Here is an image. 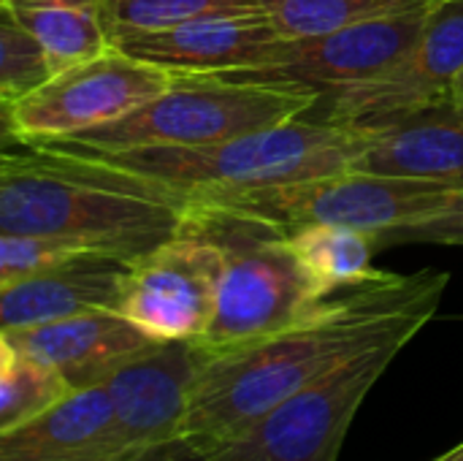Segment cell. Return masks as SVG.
<instances>
[{"mask_svg":"<svg viewBox=\"0 0 463 461\" xmlns=\"http://www.w3.org/2000/svg\"><path fill=\"white\" fill-rule=\"evenodd\" d=\"M448 272L385 274L320 302L298 323L228 351H206L198 370L184 435L214 448L250 429L269 410L345 359L396 340H415L437 315Z\"/></svg>","mask_w":463,"mask_h":461,"instance_id":"obj_1","label":"cell"},{"mask_svg":"<svg viewBox=\"0 0 463 461\" xmlns=\"http://www.w3.org/2000/svg\"><path fill=\"white\" fill-rule=\"evenodd\" d=\"M190 201L117 166L27 147L0 160V231L38 234L130 264L176 239L190 223Z\"/></svg>","mask_w":463,"mask_h":461,"instance_id":"obj_2","label":"cell"},{"mask_svg":"<svg viewBox=\"0 0 463 461\" xmlns=\"http://www.w3.org/2000/svg\"><path fill=\"white\" fill-rule=\"evenodd\" d=\"M372 133L374 130L301 117L225 141L195 147H138L117 152L87 149L62 141H46L41 147L76 152L138 174L179 193L193 206V201L203 196L269 187L347 171L353 160L366 149Z\"/></svg>","mask_w":463,"mask_h":461,"instance_id":"obj_3","label":"cell"},{"mask_svg":"<svg viewBox=\"0 0 463 461\" xmlns=\"http://www.w3.org/2000/svg\"><path fill=\"white\" fill-rule=\"evenodd\" d=\"M317 103L320 92L296 82L182 73L168 90L122 120L57 141L103 152L214 144L301 120Z\"/></svg>","mask_w":463,"mask_h":461,"instance_id":"obj_4","label":"cell"},{"mask_svg":"<svg viewBox=\"0 0 463 461\" xmlns=\"http://www.w3.org/2000/svg\"><path fill=\"white\" fill-rule=\"evenodd\" d=\"M193 212L225 247L217 307L209 331L198 340L201 348L228 351L271 337L326 302L298 261L290 234L220 209L193 206Z\"/></svg>","mask_w":463,"mask_h":461,"instance_id":"obj_5","label":"cell"},{"mask_svg":"<svg viewBox=\"0 0 463 461\" xmlns=\"http://www.w3.org/2000/svg\"><path fill=\"white\" fill-rule=\"evenodd\" d=\"M453 187L439 182L347 168L298 182L203 196L193 201V206L220 209L252 223H266L285 234L315 223H331L350 226L374 236L385 228H396L439 212L453 198Z\"/></svg>","mask_w":463,"mask_h":461,"instance_id":"obj_6","label":"cell"},{"mask_svg":"<svg viewBox=\"0 0 463 461\" xmlns=\"http://www.w3.org/2000/svg\"><path fill=\"white\" fill-rule=\"evenodd\" d=\"M410 342L396 337L345 359L241 435L209 448L212 461H336L358 408Z\"/></svg>","mask_w":463,"mask_h":461,"instance_id":"obj_7","label":"cell"},{"mask_svg":"<svg viewBox=\"0 0 463 461\" xmlns=\"http://www.w3.org/2000/svg\"><path fill=\"white\" fill-rule=\"evenodd\" d=\"M179 76L114 46L103 57L65 68L41 90L3 106L5 139L35 147L79 136L141 109Z\"/></svg>","mask_w":463,"mask_h":461,"instance_id":"obj_8","label":"cell"},{"mask_svg":"<svg viewBox=\"0 0 463 461\" xmlns=\"http://www.w3.org/2000/svg\"><path fill=\"white\" fill-rule=\"evenodd\" d=\"M222 266L225 247L190 209L176 239L130 266L119 312L157 342H198L214 318Z\"/></svg>","mask_w":463,"mask_h":461,"instance_id":"obj_9","label":"cell"},{"mask_svg":"<svg viewBox=\"0 0 463 461\" xmlns=\"http://www.w3.org/2000/svg\"><path fill=\"white\" fill-rule=\"evenodd\" d=\"M463 71V0H439L407 57L374 82L320 101L307 120L380 130L415 111L453 101Z\"/></svg>","mask_w":463,"mask_h":461,"instance_id":"obj_10","label":"cell"},{"mask_svg":"<svg viewBox=\"0 0 463 461\" xmlns=\"http://www.w3.org/2000/svg\"><path fill=\"white\" fill-rule=\"evenodd\" d=\"M437 3L439 0H426L402 11H388L345 24L323 35L290 38V52L282 62L266 71L233 76L296 82L317 90L320 101H328L345 90L374 82L399 65L420 38Z\"/></svg>","mask_w":463,"mask_h":461,"instance_id":"obj_11","label":"cell"},{"mask_svg":"<svg viewBox=\"0 0 463 461\" xmlns=\"http://www.w3.org/2000/svg\"><path fill=\"white\" fill-rule=\"evenodd\" d=\"M114 46L176 73H255L285 60V38L263 11L214 14L168 30L114 33Z\"/></svg>","mask_w":463,"mask_h":461,"instance_id":"obj_12","label":"cell"},{"mask_svg":"<svg viewBox=\"0 0 463 461\" xmlns=\"http://www.w3.org/2000/svg\"><path fill=\"white\" fill-rule=\"evenodd\" d=\"M203 356L198 342H160L103 383L114 402V424L130 448L146 451L184 435Z\"/></svg>","mask_w":463,"mask_h":461,"instance_id":"obj_13","label":"cell"},{"mask_svg":"<svg viewBox=\"0 0 463 461\" xmlns=\"http://www.w3.org/2000/svg\"><path fill=\"white\" fill-rule=\"evenodd\" d=\"M0 337L16 351L57 370L73 389L106 383L117 370L160 345L117 310L0 331Z\"/></svg>","mask_w":463,"mask_h":461,"instance_id":"obj_14","label":"cell"},{"mask_svg":"<svg viewBox=\"0 0 463 461\" xmlns=\"http://www.w3.org/2000/svg\"><path fill=\"white\" fill-rule=\"evenodd\" d=\"M130 261L84 250L71 261L0 288V331L43 326L87 312L117 310Z\"/></svg>","mask_w":463,"mask_h":461,"instance_id":"obj_15","label":"cell"},{"mask_svg":"<svg viewBox=\"0 0 463 461\" xmlns=\"http://www.w3.org/2000/svg\"><path fill=\"white\" fill-rule=\"evenodd\" d=\"M350 168L463 190V103L445 101L374 130Z\"/></svg>","mask_w":463,"mask_h":461,"instance_id":"obj_16","label":"cell"},{"mask_svg":"<svg viewBox=\"0 0 463 461\" xmlns=\"http://www.w3.org/2000/svg\"><path fill=\"white\" fill-rule=\"evenodd\" d=\"M0 8L38 38L54 76L114 49L103 0H0Z\"/></svg>","mask_w":463,"mask_h":461,"instance_id":"obj_17","label":"cell"},{"mask_svg":"<svg viewBox=\"0 0 463 461\" xmlns=\"http://www.w3.org/2000/svg\"><path fill=\"white\" fill-rule=\"evenodd\" d=\"M290 245L326 299L336 288H358L388 274L372 266L377 253L374 236L350 226H304L290 231Z\"/></svg>","mask_w":463,"mask_h":461,"instance_id":"obj_18","label":"cell"},{"mask_svg":"<svg viewBox=\"0 0 463 461\" xmlns=\"http://www.w3.org/2000/svg\"><path fill=\"white\" fill-rule=\"evenodd\" d=\"M73 391L57 370L0 337V435L43 416Z\"/></svg>","mask_w":463,"mask_h":461,"instance_id":"obj_19","label":"cell"},{"mask_svg":"<svg viewBox=\"0 0 463 461\" xmlns=\"http://www.w3.org/2000/svg\"><path fill=\"white\" fill-rule=\"evenodd\" d=\"M426 0H258L285 38H309Z\"/></svg>","mask_w":463,"mask_h":461,"instance_id":"obj_20","label":"cell"},{"mask_svg":"<svg viewBox=\"0 0 463 461\" xmlns=\"http://www.w3.org/2000/svg\"><path fill=\"white\" fill-rule=\"evenodd\" d=\"M111 33L168 30L214 14L260 11L258 0H103Z\"/></svg>","mask_w":463,"mask_h":461,"instance_id":"obj_21","label":"cell"},{"mask_svg":"<svg viewBox=\"0 0 463 461\" xmlns=\"http://www.w3.org/2000/svg\"><path fill=\"white\" fill-rule=\"evenodd\" d=\"M54 79V68L38 43L14 16L3 11L0 22V101L3 106L27 98Z\"/></svg>","mask_w":463,"mask_h":461,"instance_id":"obj_22","label":"cell"},{"mask_svg":"<svg viewBox=\"0 0 463 461\" xmlns=\"http://www.w3.org/2000/svg\"><path fill=\"white\" fill-rule=\"evenodd\" d=\"M79 253H84V247L65 239L0 231V288L49 272Z\"/></svg>","mask_w":463,"mask_h":461,"instance_id":"obj_23","label":"cell"},{"mask_svg":"<svg viewBox=\"0 0 463 461\" xmlns=\"http://www.w3.org/2000/svg\"><path fill=\"white\" fill-rule=\"evenodd\" d=\"M377 250L388 245H456L463 247V190H456L453 198L439 209L420 220L385 228L374 234Z\"/></svg>","mask_w":463,"mask_h":461,"instance_id":"obj_24","label":"cell"},{"mask_svg":"<svg viewBox=\"0 0 463 461\" xmlns=\"http://www.w3.org/2000/svg\"><path fill=\"white\" fill-rule=\"evenodd\" d=\"M133 461H212V454L198 440H193L187 435H176L171 440L152 446L149 451H144Z\"/></svg>","mask_w":463,"mask_h":461,"instance_id":"obj_25","label":"cell"},{"mask_svg":"<svg viewBox=\"0 0 463 461\" xmlns=\"http://www.w3.org/2000/svg\"><path fill=\"white\" fill-rule=\"evenodd\" d=\"M431 461H463V440L458 446H453L450 451H445L442 456H437V459Z\"/></svg>","mask_w":463,"mask_h":461,"instance_id":"obj_26","label":"cell"}]
</instances>
